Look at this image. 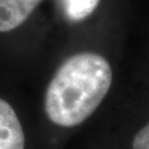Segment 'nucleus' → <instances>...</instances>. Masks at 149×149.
<instances>
[{"label":"nucleus","mask_w":149,"mask_h":149,"mask_svg":"<svg viewBox=\"0 0 149 149\" xmlns=\"http://www.w3.org/2000/svg\"><path fill=\"white\" fill-rule=\"evenodd\" d=\"M112 68L95 52L68 57L54 74L45 95V112L52 123L74 127L90 117L112 85Z\"/></svg>","instance_id":"nucleus-1"},{"label":"nucleus","mask_w":149,"mask_h":149,"mask_svg":"<svg viewBox=\"0 0 149 149\" xmlns=\"http://www.w3.org/2000/svg\"><path fill=\"white\" fill-rule=\"evenodd\" d=\"M0 149H25V134L14 108L0 98Z\"/></svg>","instance_id":"nucleus-2"},{"label":"nucleus","mask_w":149,"mask_h":149,"mask_svg":"<svg viewBox=\"0 0 149 149\" xmlns=\"http://www.w3.org/2000/svg\"><path fill=\"white\" fill-rule=\"evenodd\" d=\"M42 0H0V32L20 26Z\"/></svg>","instance_id":"nucleus-3"},{"label":"nucleus","mask_w":149,"mask_h":149,"mask_svg":"<svg viewBox=\"0 0 149 149\" xmlns=\"http://www.w3.org/2000/svg\"><path fill=\"white\" fill-rule=\"evenodd\" d=\"M101 0H58L60 9L70 22H80L97 9Z\"/></svg>","instance_id":"nucleus-4"},{"label":"nucleus","mask_w":149,"mask_h":149,"mask_svg":"<svg viewBox=\"0 0 149 149\" xmlns=\"http://www.w3.org/2000/svg\"><path fill=\"white\" fill-rule=\"evenodd\" d=\"M133 149H149V127L148 124L139 130L133 139Z\"/></svg>","instance_id":"nucleus-5"}]
</instances>
